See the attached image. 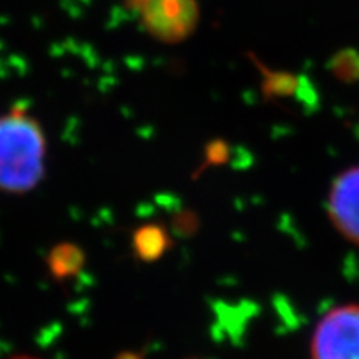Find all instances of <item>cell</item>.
Masks as SVG:
<instances>
[{
  "label": "cell",
  "mask_w": 359,
  "mask_h": 359,
  "mask_svg": "<svg viewBox=\"0 0 359 359\" xmlns=\"http://www.w3.org/2000/svg\"><path fill=\"white\" fill-rule=\"evenodd\" d=\"M172 248V238L161 224L148 223L133 233V251L143 263H154Z\"/></svg>",
  "instance_id": "5"
},
{
  "label": "cell",
  "mask_w": 359,
  "mask_h": 359,
  "mask_svg": "<svg viewBox=\"0 0 359 359\" xmlns=\"http://www.w3.org/2000/svg\"><path fill=\"white\" fill-rule=\"evenodd\" d=\"M85 264V253L74 243H58L47 257V266L55 280H69L77 276Z\"/></svg>",
  "instance_id": "6"
},
{
  "label": "cell",
  "mask_w": 359,
  "mask_h": 359,
  "mask_svg": "<svg viewBox=\"0 0 359 359\" xmlns=\"http://www.w3.org/2000/svg\"><path fill=\"white\" fill-rule=\"evenodd\" d=\"M327 215L339 235L359 246V165L334 178L327 196Z\"/></svg>",
  "instance_id": "4"
},
{
  "label": "cell",
  "mask_w": 359,
  "mask_h": 359,
  "mask_svg": "<svg viewBox=\"0 0 359 359\" xmlns=\"http://www.w3.org/2000/svg\"><path fill=\"white\" fill-rule=\"evenodd\" d=\"M47 140L40 123L24 107L0 116V190L32 191L45 175Z\"/></svg>",
  "instance_id": "1"
},
{
  "label": "cell",
  "mask_w": 359,
  "mask_h": 359,
  "mask_svg": "<svg viewBox=\"0 0 359 359\" xmlns=\"http://www.w3.org/2000/svg\"><path fill=\"white\" fill-rule=\"evenodd\" d=\"M142 29L156 42L178 45L200 24V0H125Z\"/></svg>",
  "instance_id": "2"
},
{
  "label": "cell",
  "mask_w": 359,
  "mask_h": 359,
  "mask_svg": "<svg viewBox=\"0 0 359 359\" xmlns=\"http://www.w3.org/2000/svg\"><path fill=\"white\" fill-rule=\"evenodd\" d=\"M311 359H359V304H341L321 318L311 336Z\"/></svg>",
  "instance_id": "3"
}]
</instances>
